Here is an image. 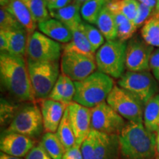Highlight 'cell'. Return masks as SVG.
<instances>
[{"mask_svg": "<svg viewBox=\"0 0 159 159\" xmlns=\"http://www.w3.org/2000/svg\"><path fill=\"white\" fill-rule=\"evenodd\" d=\"M10 0H0V4H1V7H5L8 5Z\"/></svg>", "mask_w": 159, "mask_h": 159, "instance_id": "obj_47", "label": "cell"}, {"mask_svg": "<svg viewBox=\"0 0 159 159\" xmlns=\"http://www.w3.org/2000/svg\"><path fill=\"white\" fill-rule=\"evenodd\" d=\"M95 144V130L90 131L88 136L83 141L80 146L81 152L83 159H93Z\"/></svg>", "mask_w": 159, "mask_h": 159, "instance_id": "obj_33", "label": "cell"}, {"mask_svg": "<svg viewBox=\"0 0 159 159\" xmlns=\"http://www.w3.org/2000/svg\"><path fill=\"white\" fill-rule=\"evenodd\" d=\"M62 159H83L80 146L75 144L70 150L66 151Z\"/></svg>", "mask_w": 159, "mask_h": 159, "instance_id": "obj_40", "label": "cell"}, {"mask_svg": "<svg viewBox=\"0 0 159 159\" xmlns=\"http://www.w3.org/2000/svg\"><path fill=\"white\" fill-rule=\"evenodd\" d=\"M79 27L86 36L92 48L97 52V51L105 42V37L97 27L85 21H82Z\"/></svg>", "mask_w": 159, "mask_h": 159, "instance_id": "obj_30", "label": "cell"}, {"mask_svg": "<svg viewBox=\"0 0 159 159\" xmlns=\"http://www.w3.org/2000/svg\"><path fill=\"white\" fill-rule=\"evenodd\" d=\"M38 103L41 111L45 133H56L68 105L49 98L39 99Z\"/></svg>", "mask_w": 159, "mask_h": 159, "instance_id": "obj_15", "label": "cell"}, {"mask_svg": "<svg viewBox=\"0 0 159 159\" xmlns=\"http://www.w3.org/2000/svg\"><path fill=\"white\" fill-rule=\"evenodd\" d=\"M69 118L76 139V144L81 146L91 130V108L72 102L68 105Z\"/></svg>", "mask_w": 159, "mask_h": 159, "instance_id": "obj_13", "label": "cell"}, {"mask_svg": "<svg viewBox=\"0 0 159 159\" xmlns=\"http://www.w3.org/2000/svg\"><path fill=\"white\" fill-rule=\"evenodd\" d=\"M138 1L141 4H143V5L148 6V7H150V8L153 9L155 11V13H156V8L157 5L156 0H138Z\"/></svg>", "mask_w": 159, "mask_h": 159, "instance_id": "obj_43", "label": "cell"}, {"mask_svg": "<svg viewBox=\"0 0 159 159\" xmlns=\"http://www.w3.org/2000/svg\"><path fill=\"white\" fill-rule=\"evenodd\" d=\"M63 53L61 43L40 31L28 35L26 59L39 63L58 62Z\"/></svg>", "mask_w": 159, "mask_h": 159, "instance_id": "obj_7", "label": "cell"}, {"mask_svg": "<svg viewBox=\"0 0 159 159\" xmlns=\"http://www.w3.org/2000/svg\"><path fill=\"white\" fill-rule=\"evenodd\" d=\"M81 6L73 2L63 8L49 11L51 18L64 24L70 30L78 27L82 23L80 14Z\"/></svg>", "mask_w": 159, "mask_h": 159, "instance_id": "obj_19", "label": "cell"}, {"mask_svg": "<svg viewBox=\"0 0 159 159\" xmlns=\"http://www.w3.org/2000/svg\"><path fill=\"white\" fill-rule=\"evenodd\" d=\"M3 32L8 41V52L18 56L25 57L28 39L27 31L25 29H20Z\"/></svg>", "mask_w": 159, "mask_h": 159, "instance_id": "obj_21", "label": "cell"}, {"mask_svg": "<svg viewBox=\"0 0 159 159\" xmlns=\"http://www.w3.org/2000/svg\"><path fill=\"white\" fill-rule=\"evenodd\" d=\"M0 50L1 52H8L9 44L7 37L3 31L0 30Z\"/></svg>", "mask_w": 159, "mask_h": 159, "instance_id": "obj_42", "label": "cell"}, {"mask_svg": "<svg viewBox=\"0 0 159 159\" xmlns=\"http://www.w3.org/2000/svg\"><path fill=\"white\" fill-rule=\"evenodd\" d=\"M153 50L154 47L142 36L132 37L127 43L125 69L134 72L150 71V60Z\"/></svg>", "mask_w": 159, "mask_h": 159, "instance_id": "obj_12", "label": "cell"}, {"mask_svg": "<svg viewBox=\"0 0 159 159\" xmlns=\"http://www.w3.org/2000/svg\"><path fill=\"white\" fill-rule=\"evenodd\" d=\"M25 159H52L47 153L43 147L40 142L39 144L33 148L30 151L29 153L25 157Z\"/></svg>", "mask_w": 159, "mask_h": 159, "instance_id": "obj_38", "label": "cell"}, {"mask_svg": "<svg viewBox=\"0 0 159 159\" xmlns=\"http://www.w3.org/2000/svg\"><path fill=\"white\" fill-rule=\"evenodd\" d=\"M19 109L16 108V106L10 105L8 102L5 99H2L1 100V123L2 125L7 124L9 120L11 122L14 118L16 114Z\"/></svg>", "mask_w": 159, "mask_h": 159, "instance_id": "obj_35", "label": "cell"}, {"mask_svg": "<svg viewBox=\"0 0 159 159\" xmlns=\"http://www.w3.org/2000/svg\"><path fill=\"white\" fill-rule=\"evenodd\" d=\"M60 67L62 74L74 82L83 80L97 69L95 57L75 52H63Z\"/></svg>", "mask_w": 159, "mask_h": 159, "instance_id": "obj_10", "label": "cell"}, {"mask_svg": "<svg viewBox=\"0 0 159 159\" xmlns=\"http://www.w3.org/2000/svg\"><path fill=\"white\" fill-rule=\"evenodd\" d=\"M43 130L41 109L33 103L19 109L5 131L17 133L34 139L41 136Z\"/></svg>", "mask_w": 159, "mask_h": 159, "instance_id": "obj_8", "label": "cell"}, {"mask_svg": "<svg viewBox=\"0 0 159 159\" xmlns=\"http://www.w3.org/2000/svg\"><path fill=\"white\" fill-rule=\"evenodd\" d=\"M143 122L150 132L159 130V94L152 97L144 105Z\"/></svg>", "mask_w": 159, "mask_h": 159, "instance_id": "obj_23", "label": "cell"}, {"mask_svg": "<svg viewBox=\"0 0 159 159\" xmlns=\"http://www.w3.org/2000/svg\"><path fill=\"white\" fill-rule=\"evenodd\" d=\"M0 159H23L22 158H18V157H14L9 156V155H7L4 152H1V156H0Z\"/></svg>", "mask_w": 159, "mask_h": 159, "instance_id": "obj_44", "label": "cell"}, {"mask_svg": "<svg viewBox=\"0 0 159 159\" xmlns=\"http://www.w3.org/2000/svg\"><path fill=\"white\" fill-rule=\"evenodd\" d=\"M75 94L73 102L92 108L106 100L114 87L112 77L98 70L81 81L75 82Z\"/></svg>", "mask_w": 159, "mask_h": 159, "instance_id": "obj_3", "label": "cell"}, {"mask_svg": "<svg viewBox=\"0 0 159 159\" xmlns=\"http://www.w3.org/2000/svg\"><path fill=\"white\" fill-rule=\"evenodd\" d=\"M38 28L41 33L47 37L58 43H62L63 44L70 42L72 39L71 30L61 21L53 18L39 23Z\"/></svg>", "mask_w": 159, "mask_h": 159, "instance_id": "obj_17", "label": "cell"}, {"mask_svg": "<svg viewBox=\"0 0 159 159\" xmlns=\"http://www.w3.org/2000/svg\"><path fill=\"white\" fill-rule=\"evenodd\" d=\"M125 124V119L117 114L106 101L91 108L92 130L109 135H119Z\"/></svg>", "mask_w": 159, "mask_h": 159, "instance_id": "obj_11", "label": "cell"}, {"mask_svg": "<svg viewBox=\"0 0 159 159\" xmlns=\"http://www.w3.org/2000/svg\"><path fill=\"white\" fill-rule=\"evenodd\" d=\"M41 143L52 158L62 159L66 150L55 133H45L41 138Z\"/></svg>", "mask_w": 159, "mask_h": 159, "instance_id": "obj_27", "label": "cell"}, {"mask_svg": "<svg viewBox=\"0 0 159 159\" xmlns=\"http://www.w3.org/2000/svg\"><path fill=\"white\" fill-rule=\"evenodd\" d=\"M119 136V152L126 159H151L156 152V136L143 122H126Z\"/></svg>", "mask_w": 159, "mask_h": 159, "instance_id": "obj_2", "label": "cell"}, {"mask_svg": "<svg viewBox=\"0 0 159 159\" xmlns=\"http://www.w3.org/2000/svg\"><path fill=\"white\" fill-rule=\"evenodd\" d=\"M141 36L148 44L159 48V14L154 15L142 26Z\"/></svg>", "mask_w": 159, "mask_h": 159, "instance_id": "obj_28", "label": "cell"}, {"mask_svg": "<svg viewBox=\"0 0 159 159\" xmlns=\"http://www.w3.org/2000/svg\"><path fill=\"white\" fill-rule=\"evenodd\" d=\"M155 14H156V13H155V11L153 9L150 8V7H148V6L140 3L138 13H137L136 16L133 22L139 28V27L144 25Z\"/></svg>", "mask_w": 159, "mask_h": 159, "instance_id": "obj_34", "label": "cell"}, {"mask_svg": "<svg viewBox=\"0 0 159 159\" xmlns=\"http://www.w3.org/2000/svg\"><path fill=\"white\" fill-rule=\"evenodd\" d=\"M5 8L14 16L27 31V34H31L36 31L38 23L22 0H10L8 5Z\"/></svg>", "mask_w": 159, "mask_h": 159, "instance_id": "obj_18", "label": "cell"}, {"mask_svg": "<svg viewBox=\"0 0 159 159\" xmlns=\"http://www.w3.org/2000/svg\"><path fill=\"white\" fill-rule=\"evenodd\" d=\"M119 152L118 135H109L95 130L93 159H117Z\"/></svg>", "mask_w": 159, "mask_h": 159, "instance_id": "obj_16", "label": "cell"}, {"mask_svg": "<svg viewBox=\"0 0 159 159\" xmlns=\"http://www.w3.org/2000/svg\"><path fill=\"white\" fill-rule=\"evenodd\" d=\"M156 150L158 152L159 156V130L157 131V136H156Z\"/></svg>", "mask_w": 159, "mask_h": 159, "instance_id": "obj_45", "label": "cell"}, {"mask_svg": "<svg viewBox=\"0 0 159 159\" xmlns=\"http://www.w3.org/2000/svg\"><path fill=\"white\" fill-rule=\"evenodd\" d=\"M106 102L128 122H143V105L134 95L119 85H114Z\"/></svg>", "mask_w": 159, "mask_h": 159, "instance_id": "obj_9", "label": "cell"}, {"mask_svg": "<svg viewBox=\"0 0 159 159\" xmlns=\"http://www.w3.org/2000/svg\"><path fill=\"white\" fill-rule=\"evenodd\" d=\"M75 91H76V89H75V82L66 76L65 92L62 99V103L69 105L71 102H72L75 94Z\"/></svg>", "mask_w": 159, "mask_h": 159, "instance_id": "obj_37", "label": "cell"}, {"mask_svg": "<svg viewBox=\"0 0 159 159\" xmlns=\"http://www.w3.org/2000/svg\"><path fill=\"white\" fill-rule=\"evenodd\" d=\"M117 84L134 95L143 105H146L158 91V81L150 71H127L119 78Z\"/></svg>", "mask_w": 159, "mask_h": 159, "instance_id": "obj_6", "label": "cell"}, {"mask_svg": "<svg viewBox=\"0 0 159 159\" xmlns=\"http://www.w3.org/2000/svg\"><path fill=\"white\" fill-rule=\"evenodd\" d=\"M33 139L17 133L5 131L1 136L0 149L9 156L23 158L35 146Z\"/></svg>", "mask_w": 159, "mask_h": 159, "instance_id": "obj_14", "label": "cell"}, {"mask_svg": "<svg viewBox=\"0 0 159 159\" xmlns=\"http://www.w3.org/2000/svg\"><path fill=\"white\" fill-rule=\"evenodd\" d=\"M39 25L51 18L46 0H22Z\"/></svg>", "mask_w": 159, "mask_h": 159, "instance_id": "obj_29", "label": "cell"}, {"mask_svg": "<svg viewBox=\"0 0 159 159\" xmlns=\"http://www.w3.org/2000/svg\"><path fill=\"white\" fill-rule=\"evenodd\" d=\"M127 42L119 39L106 41L97 51L95 60L97 70L115 79L124 75Z\"/></svg>", "mask_w": 159, "mask_h": 159, "instance_id": "obj_4", "label": "cell"}, {"mask_svg": "<svg viewBox=\"0 0 159 159\" xmlns=\"http://www.w3.org/2000/svg\"><path fill=\"white\" fill-rule=\"evenodd\" d=\"M157 5H156V14H159V0H156Z\"/></svg>", "mask_w": 159, "mask_h": 159, "instance_id": "obj_48", "label": "cell"}, {"mask_svg": "<svg viewBox=\"0 0 159 159\" xmlns=\"http://www.w3.org/2000/svg\"><path fill=\"white\" fill-rule=\"evenodd\" d=\"M96 25L107 41L117 39V26L114 17L107 5L101 11Z\"/></svg>", "mask_w": 159, "mask_h": 159, "instance_id": "obj_22", "label": "cell"}, {"mask_svg": "<svg viewBox=\"0 0 159 159\" xmlns=\"http://www.w3.org/2000/svg\"><path fill=\"white\" fill-rule=\"evenodd\" d=\"M140 2L138 0H109L107 7L111 11H119L131 21L138 13Z\"/></svg>", "mask_w": 159, "mask_h": 159, "instance_id": "obj_26", "label": "cell"}, {"mask_svg": "<svg viewBox=\"0 0 159 159\" xmlns=\"http://www.w3.org/2000/svg\"><path fill=\"white\" fill-rule=\"evenodd\" d=\"M65 79L66 76L64 75H60L55 86L53 87L52 90L49 94V99L62 102V99L65 92Z\"/></svg>", "mask_w": 159, "mask_h": 159, "instance_id": "obj_36", "label": "cell"}, {"mask_svg": "<svg viewBox=\"0 0 159 159\" xmlns=\"http://www.w3.org/2000/svg\"><path fill=\"white\" fill-rule=\"evenodd\" d=\"M150 69L159 83V48L154 49L150 60Z\"/></svg>", "mask_w": 159, "mask_h": 159, "instance_id": "obj_39", "label": "cell"}, {"mask_svg": "<svg viewBox=\"0 0 159 159\" xmlns=\"http://www.w3.org/2000/svg\"><path fill=\"white\" fill-rule=\"evenodd\" d=\"M56 134L61 142L62 143L66 151L70 150L76 144V139H75L74 131L71 128L69 118L68 107L66 109L62 120L57 128Z\"/></svg>", "mask_w": 159, "mask_h": 159, "instance_id": "obj_24", "label": "cell"}, {"mask_svg": "<svg viewBox=\"0 0 159 159\" xmlns=\"http://www.w3.org/2000/svg\"><path fill=\"white\" fill-rule=\"evenodd\" d=\"M46 1H47V2H49V1H51V0H46Z\"/></svg>", "mask_w": 159, "mask_h": 159, "instance_id": "obj_49", "label": "cell"}, {"mask_svg": "<svg viewBox=\"0 0 159 159\" xmlns=\"http://www.w3.org/2000/svg\"><path fill=\"white\" fill-rule=\"evenodd\" d=\"M109 0H91L81 6V17L85 22L96 25L97 19Z\"/></svg>", "mask_w": 159, "mask_h": 159, "instance_id": "obj_25", "label": "cell"}, {"mask_svg": "<svg viewBox=\"0 0 159 159\" xmlns=\"http://www.w3.org/2000/svg\"><path fill=\"white\" fill-rule=\"evenodd\" d=\"M73 2L74 0H51V1L47 2V7H48L49 11L61 9L70 5Z\"/></svg>", "mask_w": 159, "mask_h": 159, "instance_id": "obj_41", "label": "cell"}, {"mask_svg": "<svg viewBox=\"0 0 159 159\" xmlns=\"http://www.w3.org/2000/svg\"><path fill=\"white\" fill-rule=\"evenodd\" d=\"M71 30L72 33V39L70 42L62 45L63 52H75L80 54L95 57L96 52L92 48L89 40L80 27Z\"/></svg>", "mask_w": 159, "mask_h": 159, "instance_id": "obj_20", "label": "cell"}, {"mask_svg": "<svg viewBox=\"0 0 159 159\" xmlns=\"http://www.w3.org/2000/svg\"><path fill=\"white\" fill-rule=\"evenodd\" d=\"M91 1V0H74V2L77 3V5H79L80 6H82L83 4H85L87 2Z\"/></svg>", "mask_w": 159, "mask_h": 159, "instance_id": "obj_46", "label": "cell"}, {"mask_svg": "<svg viewBox=\"0 0 159 159\" xmlns=\"http://www.w3.org/2000/svg\"><path fill=\"white\" fill-rule=\"evenodd\" d=\"M35 100L49 98L60 76L58 62L39 63L27 60Z\"/></svg>", "mask_w": 159, "mask_h": 159, "instance_id": "obj_5", "label": "cell"}, {"mask_svg": "<svg viewBox=\"0 0 159 159\" xmlns=\"http://www.w3.org/2000/svg\"><path fill=\"white\" fill-rule=\"evenodd\" d=\"M137 29L138 27L134 25V23L128 19L117 26V35H118L117 39L126 42L128 40H130L131 38L134 37Z\"/></svg>", "mask_w": 159, "mask_h": 159, "instance_id": "obj_32", "label": "cell"}, {"mask_svg": "<svg viewBox=\"0 0 159 159\" xmlns=\"http://www.w3.org/2000/svg\"><path fill=\"white\" fill-rule=\"evenodd\" d=\"M24 29V27L5 7L0 9V30L7 31Z\"/></svg>", "mask_w": 159, "mask_h": 159, "instance_id": "obj_31", "label": "cell"}, {"mask_svg": "<svg viewBox=\"0 0 159 159\" xmlns=\"http://www.w3.org/2000/svg\"><path fill=\"white\" fill-rule=\"evenodd\" d=\"M0 78L2 86L16 101L33 102L35 100L25 57L1 52Z\"/></svg>", "mask_w": 159, "mask_h": 159, "instance_id": "obj_1", "label": "cell"}]
</instances>
